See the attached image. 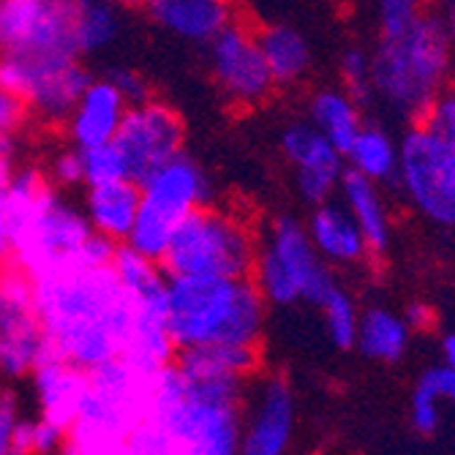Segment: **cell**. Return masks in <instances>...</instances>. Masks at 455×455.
<instances>
[{"label": "cell", "mask_w": 455, "mask_h": 455, "mask_svg": "<svg viewBox=\"0 0 455 455\" xmlns=\"http://www.w3.org/2000/svg\"><path fill=\"white\" fill-rule=\"evenodd\" d=\"M30 281L44 333L41 352H52L85 371L123 355L134 306L112 265H66Z\"/></svg>", "instance_id": "cell-1"}, {"label": "cell", "mask_w": 455, "mask_h": 455, "mask_svg": "<svg viewBox=\"0 0 455 455\" xmlns=\"http://www.w3.org/2000/svg\"><path fill=\"white\" fill-rule=\"evenodd\" d=\"M248 382L191 379L172 360L153 377L148 420L167 431L178 455H240Z\"/></svg>", "instance_id": "cell-2"}, {"label": "cell", "mask_w": 455, "mask_h": 455, "mask_svg": "<svg viewBox=\"0 0 455 455\" xmlns=\"http://www.w3.org/2000/svg\"><path fill=\"white\" fill-rule=\"evenodd\" d=\"M167 295L170 336L178 352L208 344L259 347L267 322V300L251 275H170Z\"/></svg>", "instance_id": "cell-3"}, {"label": "cell", "mask_w": 455, "mask_h": 455, "mask_svg": "<svg viewBox=\"0 0 455 455\" xmlns=\"http://www.w3.org/2000/svg\"><path fill=\"white\" fill-rule=\"evenodd\" d=\"M455 47L436 14H423L395 36H379L371 52V99L398 117L418 120L450 88Z\"/></svg>", "instance_id": "cell-4"}, {"label": "cell", "mask_w": 455, "mask_h": 455, "mask_svg": "<svg viewBox=\"0 0 455 455\" xmlns=\"http://www.w3.org/2000/svg\"><path fill=\"white\" fill-rule=\"evenodd\" d=\"M156 374L123 357L91 368L88 387L66 434L68 444L82 455H120L132 431L148 418Z\"/></svg>", "instance_id": "cell-5"}, {"label": "cell", "mask_w": 455, "mask_h": 455, "mask_svg": "<svg viewBox=\"0 0 455 455\" xmlns=\"http://www.w3.org/2000/svg\"><path fill=\"white\" fill-rule=\"evenodd\" d=\"M259 240L245 219L224 208L191 211L175 229L167 251L158 259L167 275H251Z\"/></svg>", "instance_id": "cell-6"}, {"label": "cell", "mask_w": 455, "mask_h": 455, "mask_svg": "<svg viewBox=\"0 0 455 455\" xmlns=\"http://www.w3.org/2000/svg\"><path fill=\"white\" fill-rule=\"evenodd\" d=\"M251 281L267 300V306H316L339 281L306 232V224L295 216H278L265 240L257 248Z\"/></svg>", "instance_id": "cell-7"}, {"label": "cell", "mask_w": 455, "mask_h": 455, "mask_svg": "<svg viewBox=\"0 0 455 455\" xmlns=\"http://www.w3.org/2000/svg\"><path fill=\"white\" fill-rule=\"evenodd\" d=\"M140 213L123 245L158 262L167 251L178 224L191 211L208 204L211 178L188 153L180 150L175 158L161 164L145 180H140Z\"/></svg>", "instance_id": "cell-8"}, {"label": "cell", "mask_w": 455, "mask_h": 455, "mask_svg": "<svg viewBox=\"0 0 455 455\" xmlns=\"http://www.w3.org/2000/svg\"><path fill=\"white\" fill-rule=\"evenodd\" d=\"M112 267L126 286V292L134 306V324L129 344L123 349V360L132 365L156 374L164 365H170L178 355L175 341L170 336V275L164 273L161 262L134 251L129 245H117Z\"/></svg>", "instance_id": "cell-9"}, {"label": "cell", "mask_w": 455, "mask_h": 455, "mask_svg": "<svg viewBox=\"0 0 455 455\" xmlns=\"http://www.w3.org/2000/svg\"><path fill=\"white\" fill-rule=\"evenodd\" d=\"M395 186L420 219L455 229V140L411 123L398 140Z\"/></svg>", "instance_id": "cell-10"}, {"label": "cell", "mask_w": 455, "mask_h": 455, "mask_svg": "<svg viewBox=\"0 0 455 455\" xmlns=\"http://www.w3.org/2000/svg\"><path fill=\"white\" fill-rule=\"evenodd\" d=\"M91 232L93 229L85 219V211L68 202L58 186L47 183L14 237L9 262L25 270L30 278H38L63 267L76 248L91 237Z\"/></svg>", "instance_id": "cell-11"}, {"label": "cell", "mask_w": 455, "mask_h": 455, "mask_svg": "<svg viewBox=\"0 0 455 455\" xmlns=\"http://www.w3.org/2000/svg\"><path fill=\"white\" fill-rule=\"evenodd\" d=\"M76 0H0V52L79 55Z\"/></svg>", "instance_id": "cell-12"}, {"label": "cell", "mask_w": 455, "mask_h": 455, "mask_svg": "<svg viewBox=\"0 0 455 455\" xmlns=\"http://www.w3.org/2000/svg\"><path fill=\"white\" fill-rule=\"evenodd\" d=\"M208 68L232 107H259L275 88L257 30L237 20L208 41Z\"/></svg>", "instance_id": "cell-13"}, {"label": "cell", "mask_w": 455, "mask_h": 455, "mask_svg": "<svg viewBox=\"0 0 455 455\" xmlns=\"http://www.w3.org/2000/svg\"><path fill=\"white\" fill-rule=\"evenodd\" d=\"M295 390L283 374L254 377L245 385L240 455H289L295 439Z\"/></svg>", "instance_id": "cell-14"}, {"label": "cell", "mask_w": 455, "mask_h": 455, "mask_svg": "<svg viewBox=\"0 0 455 455\" xmlns=\"http://www.w3.org/2000/svg\"><path fill=\"white\" fill-rule=\"evenodd\" d=\"M186 126L175 107L158 99H148L142 104L129 107L120 129L115 134V145L126 158L129 178L145 180L161 164H167L183 150Z\"/></svg>", "instance_id": "cell-15"}, {"label": "cell", "mask_w": 455, "mask_h": 455, "mask_svg": "<svg viewBox=\"0 0 455 455\" xmlns=\"http://www.w3.org/2000/svg\"><path fill=\"white\" fill-rule=\"evenodd\" d=\"M41 322L33 281L17 265L0 267V371L9 377L30 374L41 352Z\"/></svg>", "instance_id": "cell-16"}, {"label": "cell", "mask_w": 455, "mask_h": 455, "mask_svg": "<svg viewBox=\"0 0 455 455\" xmlns=\"http://www.w3.org/2000/svg\"><path fill=\"white\" fill-rule=\"evenodd\" d=\"M278 148L295 170V191L306 204L314 208L336 199L347 161L324 134H319L308 120H292L281 129Z\"/></svg>", "instance_id": "cell-17"}, {"label": "cell", "mask_w": 455, "mask_h": 455, "mask_svg": "<svg viewBox=\"0 0 455 455\" xmlns=\"http://www.w3.org/2000/svg\"><path fill=\"white\" fill-rule=\"evenodd\" d=\"M306 232L316 248V254L330 265V267H360L368 259H374L368 251V243L355 224L352 213L344 208V202L327 199L322 204H314L308 219L303 221Z\"/></svg>", "instance_id": "cell-18"}, {"label": "cell", "mask_w": 455, "mask_h": 455, "mask_svg": "<svg viewBox=\"0 0 455 455\" xmlns=\"http://www.w3.org/2000/svg\"><path fill=\"white\" fill-rule=\"evenodd\" d=\"M126 112H129V101L120 96L115 82L109 76L101 79L93 76V82L79 96L74 112L66 120L68 140L79 150L107 145L115 140Z\"/></svg>", "instance_id": "cell-19"}, {"label": "cell", "mask_w": 455, "mask_h": 455, "mask_svg": "<svg viewBox=\"0 0 455 455\" xmlns=\"http://www.w3.org/2000/svg\"><path fill=\"white\" fill-rule=\"evenodd\" d=\"M93 82V74L82 66L79 58H63L41 63L33 79V88L25 99L28 109L52 126H66L79 96Z\"/></svg>", "instance_id": "cell-20"}, {"label": "cell", "mask_w": 455, "mask_h": 455, "mask_svg": "<svg viewBox=\"0 0 455 455\" xmlns=\"http://www.w3.org/2000/svg\"><path fill=\"white\" fill-rule=\"evenodd\" d=\"M145 12L153 25L188 44H208L235 22L232 0H148Z\"/></svg>", "instance_id": "cell-21"}, {"label": "cell", "mask_w": 455, "mask_h": 455, "mask_svg": "<svg viewBox=\"0 0 455 455\" xmlns=\"http://www.w3.org/2000/svg\"><path fill=\"white\" fill-rule=\"evenodd\" d=\"M30 374L41 403V418H47L68 431L82 393L88 387V371L52 352H38V360Z\"/></svg>", "instance_id": "cell-22"}, {"label": "cell", "mask_w": 455, "mask_h": 455, "mask_svg": "<svg viewBox=\"0 0 455 455\" xmlns=\"http://www.w3.org/2000/svg\"><path fill=\"white\" fill-rule=\"evenodd\" d=\"M344 208L352 213L355 224L360 227L365 243H368V251L371 257H385L393 245V213H390V204L385 199V186L368 180L352 170H344L341 175V186L336 194Z\"/></svg>", "instance_id": "cell-23"}, {"label": "cell", "mask_w": 455, "mask_h": 455, "mask_svg": "<svg viewBox=\"0 0 455 455\" xmlns=\"http://www.w3.org/2000/svg\"><path fill=\"white\" fill-rule=\"evenodd\" d=\"M140 199H142L140 183L132 178H120V180L88 186L82 211H85V219L93 232L115 243H126L140 213Z\"/></svg>", "instance_id": "cell-24"}, {"label": "cell", "mask_w": 455, "mask_h": 455, "mask_svg": "<svg viewBox=\"0 0 455 455\" xmlns=\"http://www.w3.org/2000/svg\"><path fill=\"white\" fill-rule=\"evenodd\" d=\"M175 365L191 379H240L248 382L259 374V347L248 344H208L175 355Z\"/></svg>", "instance_id": "cell-25"}, {"label": "cell", "mask_w": 455, "mask_h": 455, "mask_svg": "<svg viewBox=\"0 0 455 455\" xmlns=\"http://www.w3.org/2000/svg\"><path fill=\"white\" fill-rule=\"evenodd\" d=\"M411 330L403 319V314L387 308V306H368L360 311L357 322V339L355 349L374 363H401L411 344Z\"/></svg>", "instance_id": "cell-26"}, {"label": "cell", "mask_w": 455, "mask_h": 455, "mask_svg": "<svg viewBox=\"0 0 455 455\" xmlns=\"http://www.w3.org/2000/svg\"><path fill=\"white\" fill-rule=\"evenodd\" d=\"M311 126L324 134L341 153L365 126L363 120V101H357L347 88H319L308 99V117Z\"/></svg>", "instance_id": "cell-27"}, {"label": "cell", "mask_w": 455, "mask_h": 455, "mask_svg": "<svg viewBox=\"0 0 455 455\" xmlns=\"http://www.w3.org/2000/svg\"><path fill=\"white\" fill-rule=\"evenodd\" d=\"M257 38L275 85H298L311 71V44L298 28L273 22L262 28Z\"/></svg>", "instance_id": "cell-28"}, {"label": "cell", "mask_w": 455, "mask_h": 455, "mask_svg": "<svg viewBox=\"0 0 455 455\" xmlns=\"http://www.w3.org/2000/svg\"><path fill=\"white\" fill-rule=\"evenodd\" d=\"M344 161H347V170L374 180L379 186L395 183L398 140L385 126H374V123L368 126L365 123L357 132V137L349 142V148L344 150Z\"/></svg>", "instance_id": "cell-29"}, {"label": "cell", "mask_w": 455, "mask_h": 455, "mask_svg": "<svg viewBox=\"0 0 455 455\" xmlns=\"http://www.w3.org/2000/svg\"><path fill=\"white\" fill-rule=\"evenodd\" d=\"M120 33V9L107 0H76L74 41L79 55L104 52Z\"/></svg>", "instance_id": "cell-30"}, {"label": "cell", "mask_w": 455, "mask_h": 455, "mask_svg": "<svg viewBox=\"0 0 455 455\" xmlns=\"http://www.w3.org/2000/svg\"><path fill=\"white\" fill-rule=\"evenodd\" d=\"M314 308L319 311L327 341L341 352L355 349L360 308H357V300L347 292V289L341 283H336Z\"/></svg>", "instance_id": "cell-31"}, {"label": "cell", "mask_w": 455, "mask_h": 455, "mask_svg": "<svg viewBox=\"0 0 455 455\" xmlns=\"http://www.w3.org/2000/svg\"><path fill=\"white\" fill-rule=\"evenodd\" d=\"M82 164H85V186H99L109 180L129 178L126 158H123L120 148L112 142L82 150Z\"/></svg>", "instance_id": "cell-32"}, {"label": "cell", "mask_w": 455, "mask_h": 455, "mask_svg": "<svg viewBox=\"0 0 455 455\" xmlns=\"http://www.w3.org/2000/svg\"><path fill=\"white\" fill-rule=\"evenodd\" d=\"M341 88H347L357 101H371V52L363 47H347L339 60Z\"/></svg>", "instance_id": "cell-33"}, {"label": "cell", "mask_w": 455, "mask_h": 455, "mask_svg": "<svg viewBox=\"0 0 455 455\" xmlns=\"http://www.w3.org/2000/svg\"><path fill=\"white\" fill-rule=\"evenodd\" d=\"M377 14H379V33L395 36L415 25L426 14V9L423 0H377Z\"/></svg>", "instance_id": "cell-34"}, {"label": "cell", "mask_w": 455, "mask_h": 455, "mask_svg": "<svg viewBox=\"0 0 455 455\" xmlns=\"http://www.w3.org/2000/svg\"><path fill=\"white\" fill-rule=\"evenodd\" d=\"M409 423L418 434L423 436H431L436 434L439 423H442V401L423 385L418 382L415 390H411V398H409Z\"/></svg>", "instance_id": "cell-35"}, {"label": "cell", "mask_w": 455, "mask_h": 455, "mask_svg": "<svg viewBox=\"0 0 455 455\" xmlns=\"http://www.w3.org/2000/svg\"><path fill=\"white\" fill-rule=\"evenodd\" d=\"M50 183L58 188H76L85 186V164H82V150L68 148L60 150L50 164Z\"/></svg>", "instance_id": "cell-36"}, {"label": "cell", "mask_w": 455, "mask_h": 455, "mask_svg": "<svg viewBox=\"0 0 455 455\" xmlns=\"http://www.w3.org/2000/svg\"><path fill=\"white\" fill-rule=\"evenodd\" d=\"M418 120L423 123V126H428L431 132L455 140V91L452 88L442 91Z\"/></svg>", "instance_id": "cell-37"}, {"label": "cell", "mask_w": 455, "mask_h": 455, "mask_svg": "<svg viewBox=\"0 0 455 455\" xmlns=\"http://www.w3.org/2000/svg\"><path fill=\"white\" fill-rule=\"evenodd\" d=\"M14 172V161L0 164V262L12 257V213H9V180Z\"/></svg>", "instance_id": "cell-38"}, {"label": "cell", "mask_w": 455, "mask_h": 455, "mask_svg": "<svg viewBox=\"0 0 455 455\" xmlns=\"http://www.w3.org/2000/svg\"><path fill=\"white\" fill-rule=\"evenodd\" d=\"M109 79L115 82V88L120 91V96L129 101V107L153 99L148 79H145L137 68H115V71L109 74Z\"/></svg>", "instance_id": "cell-39"}, {"label": "cell", "mask_w": 455, "mask_h": 455, "mask_svg": "<svg viewBox=\"0 0 455 455\" xmlns=\"http://www.w3.org/2000/svg\"><path fill=\"white\" fill-rule=\"evenodd\" d=\"M28 115H30V109H28L25 99L0 88V137H14L25 126Z\"/></svg>", "instance_id": "cell-40"}, {"label": "cell", "mask_w": 455, "mask_h": 455, "mask_svg": "<svg viewBox=\"0 0 455 455\" xmlns=\"http://www.w3.org/2000/svg\"><path fill=\"white\" fill-rule=\"evenodd\" d=\"M420 382L442 401V403H452L455 406V368L447 363L431 365L423 371Z\"/></svg>", "instance_id": "cell-41"}, {"label": "cell", "mask_w": 455, "mask_h": 455, "mask_svg": "<svg viewBox=\"0 0 455 455\" xmlns=\"http://www.w3.org/2000/svg\"><path fill=\"white\" fill-rule=\"evenodd\" d=\"M66 428L41 418L38 423H33V434H30V442H33V455H52L63 447V439H66Z\"/></svg>", "instance_id": "cell-42"}, {"label": "cell", "mask_w": 455, "mask_h": 455, "mask_svg": "<svg viewBox=\"0 0 455 455\" xmlns=\"http://www.w3.org/2000/svg\"><path fill=\"white\" fill-rule=\"evenodd\" d=\"M20 420V406L14 393H0V455H12V436Z\"/></svg>", "instance_id": "cell-43"}, {"label": "cell", "mask_w": 455, "mask_h": 455, "mask_svg": "<svg viewBox=\"0 0 455 455\" xmlns=\"http://www.w3.org/2000/svg\"><path fill=\"white\" fill-rule=\"evenodd\" d=\"M401 314H403V319H406L411 333H428V330L436 324V311L428 303H420V300L409 303Z\"/></svg>", "instance_id": "cell-44"}, {"label": "cell", "mask_w": 455, "mask_h": 455, "mask_svg": "<svg viewBox=\"0 0 455 455\" xmlns=\"http://www.w3.org/2000/svg\"><path fill=\"white\" fill-rule=\"evenodd\" d=\"M436 17H439V22H442V28H444L447 38L452 41V47H455V0H444V4H442V12H439Z\"/></svg>", "instance_id": "cell-45"}, {"label": "cell", "mask_w": 455, "mask_h": 455, "mask_svg": "<svg viewBox=\"0 0 455 455\" xmlns=\"http://www.w3.org/2000/svg\"><path fill=\"white\" fill-rule=\"evenodd\" d=\"M442 363L455 368V330H450L442 339Z\"/></svg>", "instance_id": "cell-46"}, {"label": "cell", "mask_w": 455, "mask_h": 455, "mask_svg": "<svg viewBox=\"0 0 455 455\" xmlns=\"http://www.w3.org/2000/svg\"><path fill=\"white\" fill-rule=\"evenodd\" d=\"M14 161V137H0V164Z\"/></svg>", "instance_id": "cell-47"}, {"label": "cell", "mask_w": 455, "mask_h": 455, "mask_svg": "<svg viewBox=\"0 0 455 455\" xmlns=\"http://www.w3.org/2000/svg\"><path fill=\"white\" fill-rule=\"evenodd\" d=\"M107 4H112L117 9H145L148 0H107Z\"/></svg>", "instance_id": "cell-48"}, {"label": "cell", "mask_w": 455, "mask_h": 455, "mask_svg": "<svg viewBox=\"0 0 455 455\" xmlns=\"http://www.w3.org/2000/svg\"><path fill=\"white\" fill-rule=\"evenodd\" d=\"M58 455H82V452H79V450H74L71 444H66V447H60V450H58Z\"/></svg>", "instance_id": "cell-49"}]
</instances>
